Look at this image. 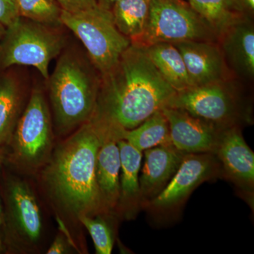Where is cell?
I'll return each instance as SVG.
<instances>
[{
	"instance_id": "cell-1",
	"label": "cell",
	"mask_w": 254,
	"mask_h": 254,
	"mask_svg": "<svg viewBox=\"0 0 254 254\" xmlns=\"http://www.w3.org/2000/svg\"><path fill=\"white\" fill-rule=\"evenodd\" d=\"M177 91L155 68L144 47L131 43L111 69L100 75L93 118L119 140L163 109Z\"/></svg>"
},
{
	"instance_id": "cell-2",
	"label": "cell",
	"mask_w": 254,
	"mask_h": 254,
	"mask_svg": "<svg viewBox=\"0 0 254 254\" xmlns=\"http://www.w3.org/2000/svg\"><path fill=\"white\" fill-rule=\"evenodd\" d=\"M109 136H113L91 118L57 148L43 170L51 198L78 220L83 215L103 214L95 167L100 145Z\"/></svg>"
},
{
	"instance_id": "cell-3",
	"label": "cell",
	"mask_w": 254,
	"mask_h": 254,
	"mask_svg": "<svg viewBox=\"0 0 254 254\" xmlns=\"http://www.w3.org/2000/svg\"><path fill=\"white\" fill-rule=\"evenodd\" d=\"M47 81L60 131H71L91 120L98 100L100 74L89 58L73 50L62 52Z\"/></svg>"
},
{
	"instance_id": "cell-4",
	"label": "cell",
	"mask_w": 254,
	"mask_h": 254,
	"mask_svg": "<svg viewBox=\"0 0 254 254\" xmlns=\"http://www.w3.org/2000/svg\"><path fill=\"white\" fill-rule=\"evenodd\" d=\"M59 28L50 27L21 17L6 31L0 45V65L35 67L46 80L49 78L50 62L63 51L66 40Z\"/></svg>"
},
{
	"instance_id": "cell-5",
	"label": "cell",
	"mask_w": 254,
	"mask_h": 254,
	"mask_svg": "<svg viewBox=\"0 0 254 254\" xmlns=\"http://www.w3.org/2000/svg\"><path fill=\"white\" fill-rule=\"evenodd\" d=\"M165 107L185 110L220 129L252 122L251 109L230 79L177 92Z\"/></svg>"
},
{
	"instance_id": "cell-6",
	"label": "cell",
	"mask_w": 254,
	"mask_h": 254,
	"mask_svg": "<svg viewBox=\"0 0 254 254\" xmlns=\"http://www.w3.org/2000/svg\"><path fill=\"white\" fill-rule=\"evenodd\" d=\"M61 21L83 43L100 75L111 69L131 44L117 28L112 11L98 5L76 12L63 10Z\"/></svg>"
},
{
	"instance_id": "cell-7",
	"label": "cell",
	"mask_w": 254,
	"mask_h": 254,
	"mask_svg": "<svg viewBox=\"0 0 254 254\" xmlns=\"http://www.w3.org/2000/svg\"><path fill=\"white\" fill-rule=\"evenodd\" d=\"M188 41L218 42L209 23L185 0H150L149 11L141 36L133 43L143 47L157 43Z\"/></svg>"
},
{
	"instance_id": "cell-8",
	"label": "cell",
	"mask_w": 254,
	"mask_h": 254,
	"mask_svg": "<svg viewBox=\"0 0 254 254\" xmlns=\"http://www.w3.org/2000/svg\"><path fill=\"white\" fill-rule=\"evenodd\" d=\"M53 139L49 107L43 92L35 88L9 141L12 162L24 170L39 168L49 160Z\"/></svg>"
},
{
	"instance_id": "cell-9",
	"label": "cell",
	"mask_w": 254,
	"mask_h": 254,
	"mask_svg": "<svg viewBox=\"0 0 254 254\" xmlns=\"http://www.w3.org/2000/svg\"><path fill=\"white\" fill-rule=\"evenodd\" d=\"M222 177L220 163L213 153H189L165 188L143 209L159 217L177 213L192 192L203 182Z\"/></svg>"
},
{
	"instance_id": "cell-10",
	"label": "cell",
	"mask_w": 254,
	"mask_h": 254,
	"mask_svg": "<svg viewBox=\"0 0 254 254\" xmlns=\"http://www.w3.org/2000/svg\"><path fill=\"white\" fill-rule=\"evenodd\" d=\"M4 196L3 226L6 240L16 247L36 245L43 231V216L31 186L24 180L9 179L5 185Z\"/></svg>"
},
{
	"instance_id": "cell-11",
	"label": "cell",
	"mask_w": 254,
	"mask_h": 254,
	"mask_svg": "<svg viewBox=\"0 0 254 254\" xmlns=\"http://www.w3.org/2000/svg\"><path fill=\"white\" fill-rule=\"evenodd\" d=\"M213 154L220 163L222 177L253 200L254 153L246 143L240 126L222 130Z\"/></svg>"
},
{
	"instance_id": "cell-12",
	"label": "cell",
	"mask_w": 254,
	"mask_h": 254,
	"mask_svg": "<svg viewBox=\"0 0 254 254\" xmlns=\"http://www.w3.org/2000/svg\"><path fill=\"white\" fill-rule=\"evenodd\" d=\"M170 127L172 143L187 153H214L222 130L195 118L185 110L165 107L162 109Z\"/></svg>"
},
{
	"instance_id": "cell-13",
	"label": "cell",
	"mask_w": 254,
	"mask_h": 254,
	"mask_svg": "<svg viewBox=\"0 0 254 254\" xmlns=\"http://www.w3.org/2000/svg\"><path fill=\"white\" fill-rule=\"evenodd\" d=\"M173 44L181 53L193 87L230 79L218 42L188 41Z\"/></svg>"
},
{
	"instance_id": "cell-14",
	"label": "cell",
	"mask_w": 254,
	"mask_h": 254,
	"mask_svg": "<svg viewBox=\"0 0 254 254\" xmlns=\"http://www.w3.org/2000/svg\"><path fill=\"white\" fill-rule=\"evenodd\" d=\"M227 66L239 77L252 80L254 76V25L253 18L240 16L219 37Z\"/></svg>"
},
{
	"instance_id": "cell-15",
	"label": "cell",
	"mask_w": 254,
	"mask_h": 254,
	"mask_svg": "<svg viewBox=\"0 0 254 254\" xmlns=\"http://www.w3.org/2000/svg\"><path fill=\"white\" fill-rule=\"evenodd\" d=\"M143 153L144 163L139 177L141 208L165 188L187 154L173 145L154 147Z\"/></svg>"
},
{
	"instance_id": "cell-16",
	"label": "cell",
	"mask_w": 254,
	"mask_h": 254,
	"mask_svg": "<svg viewBox=\"0 0 254 254\" xmlns=\"http://www.w3.org/2000/svg\"><path fill=\"white\" fill-rule=\"evenodd\" d=\"M113 136L105 138L97 155L95 179L103 214L117 213L120 195V150Z\"/></svg>"
},
{
	"instance_id": "cell-17",
	"label": "cell",
	"mask_w": 254,
	"mask_h": 254,
	"mask_svg": "<svg viewBox=\"0 0 254 254\" xmlns=\"http://www.w3.org/2000/svg\"><path fill=\"white\" fill-rule=\"evenodd\" d=\"M120 150V195L117 213L127 219L135 218L141 208L139 173L143 153L124 139L118 141Z\"/></svg>"
},
{
	"instance_id": "cell-18",
	"label": "cell",
	"mask_w": 254,
	"mask_h": 254,
	"mask_svg": "<svg viewBox=\"0 0 254 254\" xmlns=\"http://www.w3.org/2000/svg\"><path fill=\"white\" fill-rule=\"evenodd\" d=\"M144 48L159 73L175 91L193 87L181 53L173 43L162 42Z\"/></svg>"
},
{
	"instance_id": "cell-19",
	"label": "cell",
	"mask_w": 254,
	"mask_h": 254,
	"mask_svg": "<svg viewBox=\"0 0 254 254\" xmlns=\"http://www.w3.org/2000/svg\"><path fill=\"white\" fill-rule=\"evenodd\" d=\"M122 139L142 153L160 145H173L168 121L162 110L152 115L138 127L124 131Z\"/></svg>"
},
{
	"instance_id": "cell-20",
	"label": "cell",
	"mask_w": 254,
	"mask_h": 254,
	"mask_svg": "<svg viewBox=\"0 0 254 254\" xmlns=\"http://www.w3.org/2000/svg\"><path fill=\"white\" fill-rule=\"evenodd\" d=\"M22 91L11 76L0 78V145L9 143L21 116Z\"/></svg>"
},
{
	"instance_id": "cell-21",
	"label": "cell",
	"mask_w": 254,
	"mask_h": 254,
	"mask_svg": "<svg viewBox=\"0 0 254 254\" xmlns=\"http://www.w3.org/2000/svg\"><path fill=\"white\" fill-rule=\"evenodd\" d=\"M149 6L150 0H120L112 9L117 28L131 43L143 33Z\"/></svg>"
},
{
	"instance_id": "cell-22",
	"label": "cell",
	"mask_w": 254,
	"mask_h": 254,
	"mask_svg": "<svg viewBox=\"0 0 254 254\" xmlns=\"http://www.w3.org/2000/svg\"><path fill=\"white\" fill-rule=\"evenodd\" d=\"M18 16L50 27L59 28L63 9L55 0H16Z\"/></svg>"
},
{
	"instance_id": "cell-23",
	"label": "cell",
	"mask_w": 254,
	"mask_h": 254,
	"mask_svg": "<svg viewBox=\"0 0 254 254\" xmlns=\"http://www.w3.org/2000/svg\"><path fill=\"white\" fill-rule=\"evenodd\" d=\"M190 6L202 16L220 37L239 15L227 7L226 0H188Z\"/></svg>"
},
{
	"instance_id": "cell-24",
	"label": "cell",
	"mask_w": 254,
	"mask_h": 254,
	"mask_svg": "<svg viewBox=\"0 0 254 254\" xmlns=\"http://www.w3.org/2000/svg\"><path fill=\"white\" fill-rule=\"evenodd\" d=\"M109 215V214H98L93 216L83 215L78 218V220L91 235L98 254H110L113 251L115 235L108 220Z\"/></svg>"
},
{
	"instance_id": "cell-25",
	"label": "cell",
	"mask_w": 254,
	"mask_h": 254,
	"mask_svg": "<svg viewBox=\"0 0 254 254\" xmlns=\"http://www.w3.org/2000/svg\"><path fill=\"white\" fill-rule=\"evenodd\" d=\"M19 17L16 0H0V22L9 27Z\"/></svg>"
},
{
	"instance_id": "cell-26",
	"label": "cell",
	"mask_w": 254,
	"mask_h": 254,
	"mask_svg": "<svg viewBox=\"0 0 254 254\" xmlns=\"http://www.w3.org/2000/svg\"><path fill=\"white\" fill-rule=\"evenodd\" d=\"M226 4L233 14L253 18L254 0H226Z\"/></svg>"
},
{
	"instance_id": "cell-27",
	"label": "cell",
	"mask_w": 254,
	"mask_h": 254,
	"mask_svg": "<svg viewBox=\"0 0 254 254\" xmlns=\"http://www.w3.org/2000/svg\"><path fill=\"white\" fill-rule=\"evenodd\" d=\"M64 11L76 12L98 6L97 0H55Z\"/></svg>"
},
{
	"instance_id": "cell-28",
	"label": "cell",
	"mask_w": 254,
	"mask_h": 254,
	"mask_svg": "<svg viewBox=\"0 0 254 254\" xmlns=\"http://www.w3.org/2000/svg\"><path fill=\"white\" fill-rule=\"evenodd\" d=\"M68 251V246L63 236H58L50 246L47 254H66Z\"/></svg>"
},
{
	"instance_id": "cell-29",
	"label": "cell",
	"mask_w": 254,
	"mask_h": 254,
	"mask_svg": "<svg viewBox=\"0 0 254 254\" xmlns=\"http://www.w3.org/2000/svg\"><path fill=\"white\" fill-rule=\"evenodd\" d=\"M120 0H98V6L101 7L102 9L108 10V11H112L114 6Z\"/></svg>"
},
{
	"instance_id": "cell-30",
	"label": "cell",
	"mask_w": 254,
	"mask_h": 254,
	"mask_svg": "<svg viewBox=\"0 0 254 254\" xmlns=\"http://www.w3.org/2000/svg\"><path fill=\"white\" fill-rule=\"evenodd\" d=\"M1 163H0V166H1ZM3 222H4V213H3L1 202H0V253L3 252L4 247L2 240Z\"/></svg>"
},
{
	"instance_id": "cell-31",
	"label": "cell",
	"mask_w": 254,
	"mask_h": 254,
	"mask_svg": "<svg viewBox=\"0 0 254 254\" xmlns=\"http://www.w3.org/2000/svg\"><path fill=\"white\" fill-rule=\"evenodd\" d=\"M5 31H6V27L2 23L0 22V40H1V38L4 36Z\"/></svg>"
},
{
	"instance_id": "cell-32",
	"label": "cell",
	"mask_w": 254,
	"mask_h": 254,
	"mask_svg": "<svg viewBox=\"0 0 254 254\" xmlns=\"http://www.w3.org/2000/svg\"><path fill=\"white\" fill-rule=\"evenodd\" d=\"M2 159H3L2 150L0 149V163H1V162H2Z\"/></svg>"
}]
</instances>
